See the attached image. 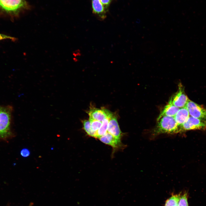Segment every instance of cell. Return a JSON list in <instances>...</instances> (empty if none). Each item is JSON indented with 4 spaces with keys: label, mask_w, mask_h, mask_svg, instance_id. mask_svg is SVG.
I'll return each instance as SVG.
<instances>
[{
    "label": "cell",
    "mask_w": 206,
    "mask_h": 206,
    "mask_svg": "<svg viewBox=\"0 0 206 206\" xmlns=\"http://www.w3.org/2000/svg\"><path fill=\"white\" fill-rule=\"evenodd\" d=\"M157 121L156 126L152 130L151 135L153 137L163 134L179 133V125L174 117L164 116Z\"/></svg>",
    "instance_id": "6da1fadb"
},
{
    "label": "cell",
    "mask_w": 206,
    "mask_h": 206,
    "mask_svg": "<svg viewBox=\"0 0 206 206\" xmlns=\"http://www.w3.org/2000/svg\"><path fill=\"white\" fill-rule=\"evenodd\" d=\"M29 7L25 0H0V10L11 17H18Z\"/></svg>",
    "instance_id": "7a4b0ae2"
},
{
    "label": "cell",
    "mask_w": 206,
    "mask_h": 206,
    "mask_svg": "<svg viewBox=\"0 0 206 206\" xmlns=\"http://www.w3.org/2000/svg\"><path fill=\"white\" fill-rule=\"evenodd\" d=\"M197 130H206V119L197 118L190 116L185 122L180 125L179 133Z\"/></svg>",
    "instance_id": "3957f363"
},
{
    "label": "cell",
    "mask_w": 206,
    "mask_h": 206,
    "mask_svg": "<svg viewBox=\"0 0 206 206\" xmlns=\"http://www.w3.org/2000/svg\"><path fill=\"white\" fill-rule=\"evenodd\" d=\"M189 99L185 92L184 87L180 83L177 91L170 100L173 105L181 108L185 106Z\"/></svg>",
    "instance_id": "277c9868"
},
{
    "label": "cell",
    "mask_w": 206,
    "mask_h": 206,
    "mask_svg": "<svg viewBox=\"0 0 206 206\" xmlns=\"http://www.w3.org/2000/svg\"><path fill=\"white\" fill-rule=\"evenodd\" d=\"M185 107L190 116L197 118L206 119V109L202 106L189 99Z\"/></svg>",
    "instance_id": "5b68a950"
},
{
    "label": "cell",
    "mask_w": 206,
    "mask_h": 206,
    "mask_svg": "<svg viewBox=\"0 0 206 206\" xmlns=\"http://www.w3.org/2000/svg\"><path fill=\"white\" fill-rule=\"evenodd\" d=\"M98 139L101 142L112 147V154L118 150L123 149L126 147V145L122 143L121 139L114 137L108 132Z\"/></svg>",
    "instance_id": "8992f818"
},
{
    "label": "cell",
    "mask_w": 206,
    "mask_h": 206,
    "mask_svg": "<svg viewBox=\"0 0 206 206\" xmlns=\"http://www.w3.org/2000/svg\"><path fill=\"white\" fill-rule=\"evenodd\" d=\"M89 119L102 122L107 117L111 116L112 113L108 110L102 108L101 109L91 107L88 112Z\"/></svg>",
    "instance_id": "52a82bcc"
},
{
    "label": "cell",
    "mask_w": 206,
    "mask_h": 206,
    "mask_svg": "<svg viewBox=\"0 0 206 206\" xmlns=\"http://www.w3.org/2000/svg\"><path fill=\"white\" fill-rule=\"evenodd\" d=\"M107 132L114 137L121 139L122 133L119 128L116 117L114 114L109 121Z\"/></svg>",
    "instance_id": "ba28073f"
},
{
    "label": "cell",
    "mask_w": 206,
    "mask_h": 206,
    "mask_svg": "<svg viewBox=\"0 0 206 206\" xmlns=\"http://www.w3.org/2000/svg\"><path fill=\"white\" fill-rule=\"evenodd\" d=\"M92 12L98 20H104L106 17V13L100 0H91Z\"/></svg>",
    "instance_id": "9c48e42d"
},
{
    "label": "cell",
    "mask_w": 206,
    "mask_h": 206,
    "mask_svg": "<svg viewBox=\"0 0 206 206\" xmlns=\"http://www.w3.org/2000/svg\"><path fill=\"white\" fill-rule=\"evenodd\" d=\"M179 108L173 105L170 100L161 112L157 118V121L164 116L174 117Z\"/></svg>",
    "instance_id": "30bf717a"
},
{
    "label": "cell",
    "mask_w": 206,
    "mask_h": 206,
    "mask_svg": "<svg viewBox=\"0 0 206 206\" xmlns=\"http://www.w3.org/2000/svg\"><path fill=\"white\" fill-rule=\"evenodd\" d=\"M190 116L187 109L185 107L180 108L174 117L177 124L181 125L188 120Z\"/></svg>",
    "instance_id": "8fae6325"
},
{
    "label": "cell",
    "mask_w": 206,
    "mask_h": 206,
    "mask_svg": "<svg viewBox=\"0 0 206 206\" xmlns=\"http://www.w3.org/2000/svg\"><path fill=\"white\" fill-rule=\"evenodd\" d=\"M141 49L144 53L146 54H150L156 52L157 45L153 41H146L142 44Z\"/></svg>",
    "instance_id": "7c38bea8"
},
{
    "label": "cell",
    "mask_w": 206,
    "mask_h": 206,
    "mask_svg": "<svg viewBox=\"0 0 206 206\" xmlns=\"http://www.w3.org/2000/svg\"><path fill=\"white\" fill-rule=\"evenodd\" d=\"M113 114L111 116L107 117L102 121L100 127L96 133V138L98 139L100 137L105 134L107 132L109 122Z\"/></svg>",
    "instance_id": "4fadbf2b"
},
{
    "label": "cell",
    "mask_w": 206,
    "mask_h": 206,
    "mask_svg": "<svg viewBox=\"0 0 206 206\" xmlns=\"http://www.w3.org/2000/svg\"><path fill=\"white\" fill-rule=\"evenodd\" d=\"M83 129L89 136L95 138L96 133L92 129L91 123L89 120H84L82 121Z\"/></svg>",
    "instance_id": "5bb4252c"
},
{
    "label": "cell",
    "mask_w": 206,
    "mask_h": 206,
    "mask_svg": "<svg viewBox=\"0 0 206 206\" xmlns=\"http://www.w3.org/2000/svg\"><path fill=\"white\" fill-rule=\"evenodd\" d=\"M180 197L179 195L172 196L166 201L165 206H177Z\"/></svg>",
    "instance_id": "9a60e30c"
},
{
    "label": "cell",
    "mask_w": 206,
    "mask_h": 206,
    "mask_svg": "<svg viewBox=\"0 0 206 206\" xmlns=\"http://www.w3.org/2000/svg\"><path fill=\"white\" fill-rule=\"evenodd\" d=\"M89 120L90 122L92 129L93 131L96 133V134L97 132L100 128L102 125V122L95 120L90 119Z\"/></svg>",
    "instance_id": "2e32d148"
},
{
    "label": "cell",
    "mask_w": 206,
    "mask_h": 206,
    "mask_svg": "<svg viewBox=\"0 0 206 206\" xmlns=\"http://www.w3.org/2000/svg\"><path fill=\"white\" fill-rule=\"evenodd\" d=\"M178 206H188L187 194L185 193L181 197L180 196Z\"/></svg>",
    "instance_id": "e0dca14e"
},
{
    "label": "cell",
    "mask_w": 206,
    "mask_h": 206,
    "mask_svg": "<svg viewBox=\"0 0 206 206\" xmlns=\"http://www.w3.org/2000/svg\"><path fill=\"white\" fill-rule=\"evenodd\" d=\"M10 39L13 42L16 41L17 40L16 38L8 35L0 33V41Z\"/></svg>",
    "instance_id": "ac0fdd59"
},
{
    "label": "cell",
    "mask_w": 206,
    "mask_h": 206,
    "mask_svg": "<svg viewBox=\"0 0 206 206\" xmlns=\"http://www.w3.org/2000/svg\"><path fill=\"white\" fill-rule=\"evenodd\" d=\"M100 1L106 12H108L112 0H100Z\"/></svg>",
    "instance_id": "d6986e66"
},
{
    "label": "cell",
    "mask_w": 206,
    "mask_h": 206,
    "mask_svg": "<svg viewBox=\"0 0 206 206\" xmlns=\"http://www.w3.org/2000/svg\"><path fill=\"white\" fill-rule=\"evenodd\" d=\"M21 155L24 157H28L30 154V151L27 148L22 149L20 151Z\"/></svg>",
    "instance_id": "ffe728a7"
},
{
    "label": "cell",
    "mask_w": 206,
    "mask_h": 206,
    "mask_svg": "<svg viewBox=\"0 0 206 206\" xmlns=\"http://www.w3.org/2000/svg\"><path fill=\"white\" fill-rule=\"evenodd\" d=\"M33 205V203H31L29 204V206H32Z\"/></svg>",
    "instance_id": "44dd1931"
},
{
    "label": "cell",
    "mask_w": 206,
    "mask_h": 206,
    "mask_svg": "<svg viewBox=\"0 0 206 206\" xmlns=\"http://www.w3.org/2000/svg\"><path fill=\"white\" fill-rule=\"evenodd\" d=\"M177 206H178V205H177Z\"/></svg>",
    "instance_id": "7402d4cb"
}]
</instances>
